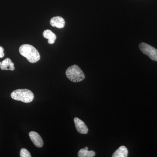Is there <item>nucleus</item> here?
I'll list each match as a JSON object with an SVG mask.
<instances>
[{
	"mask_svg": "<svg viewBox=\"0 0 157 157\" xmlns=\"http://www.w3.org/2000/svg\"><path fill=\"white\" fill-rule=\"evenodd\" d=\"M11 97L14 100L25 103H30L34 98L33 93L26 89L15 90L11 93Z\"/></svg>",
	"mask_w": 157,
	"mask_h": 157,
	"instance_id": "2",
	"label": "nucleus"
},
{
	"mask_svg": "<svg viewBox=\"0 0 157 157\" xmlns=\"http://www.w3.org/2000/svg\"><path fill=\"white\" fill-rule=\"evenodd\" d=\"M43 36L45 39H48V44H52L54 43L56 39V36L50 30H45L43 33Z\"/></svg>",
	"mask_w": 157,
	"mask_h": 157,
	"instance_id": "9",
	"label": "nucleus"
},
{
	"mask_svg": "<svg viewBox=\"0 0 157 157\" xmlns=\"http://www.w3.org/2000/svg\"><path fill=\"white\" fill-rule=\"evenodd\" d=\"M88 147H86L84 148L81 149L78 152V157H94L95 156V152L93 151L88 150Z\"/></svg>",
	"mask_w": 157,
	"mask_h": 157,
	"instance_id": "11",
	"label": "nucleus"
},
{
	"mask_svg": "<svg viewBox=\"0 0 157 157\" xmlns=\"http://www.w3.org/2000/svg\"><path fill=\"white\" fill-rule=\"evenodd\" d=\"M66 75L70 81L74 82H79L85 78L84 73L76 65L69 67L66 70Z\"/></svg>",
	"mask_w": 157,
	"mask_h": 157,
	"instance_id": "3",
	"label": "nucleus"
},
{
	"mask_svg": "<svg viewBox=\"0 0 157 157\" xmlns=\"http://www.w3.org/2000/svg\"><path fill=\"white\" fill-rule=\"evenodd\" d=\"M1 62H0V66H1Z\"/></svg>",
	"mask_w": 157,
	"mask_h": 157,
	"instance_id": "14",
	"label": "nucleus"
},
{
	"mask_svg": "<svg viewBox=\"0 0 157 157\" xmlns=\"http://www.w3.org/2000/svg\"><path fill=\"white\" fill-rule=\"evenodd\" d=\"M20 156L21 157H31V155L28 150L25 148H22L20 151Z\"/></svg>",
	"mask_w": 157,
	"mask_h": 157,
	"instance_id": "12",
	"label": "nucleus"
},
{
	"mask_svg": "<svg viewBox=\"0 0 157 157\" xmlns=\"http://www.w3.org/2000/svg\"><path fill=\"white\" fill-rule=\"evenodd\" d=\"M74 123L77 132L81 134H86L88 132V129L83 121L77 117L74 118Z\"/></svg>",
	"mask_w": 157,
	"mask_h": 157,
	"instance_id": "5",
	"label": "nucleus"
},
{
	"mask_svg": "<svg viewBox=\"0 0 157 157\" xmlns=\"http://www.w3.org/2000/svg\"><path fill=\"white\" fill-rule=\"evenodd\" d=\"M29 136L35 146L38 147H42L43 146V140L38 133L35 132H31L29 133Z\"/></svg>",
	"mask_w": 157,
	"mask_h": 157,
	"instance_id": "6",
	"label": "nucleus"
},
{
	"mask_svg": "<svg viewBox=\"0 0 157 157\" xmlns=\"http://www.w3.org/2000/svg\"><path fill=\"white\" fill-rule=\"evenodd\" d=\"M128 149L124 146H121L117 150L113 155V157H128Z\"/></svg>",
	"mask_w": 157,
	"mask_h": 157,
	"instance_id": "10",
	"label": "nucleus"
},
{
	"mask_svg": "<svg viewBox=\"0 0 157 157\" xmlns=\"http://www.w3.org/2000/svg\"><path fill=\"white\" fill-rule=\"evenodd\" d=\"M139 48L142 53L148 56L152 60L157 62V49L144 42L139 44Z\"/></svg>",
	"mask_w": 157,
	"mask_h": 157,
	"instance_id": "4",
	"label": "nucleus"
},
{
	"mask_svg": "<svg viewBox=\"0 0 157 157\" xmlns=\"http://www.w3.org/2000/svg\"><path fill=\"white\" fill-rule=\"evenodd\" d=\"M19 53L25 57L30 63H37L40 59V55L36 48L29 44L21 45L19 48Z\"/></svg>",
	"mask_w": 157,
	"mask_h": 157,
	"instance_id": "1",
	"label": "nucleus"
},
{
	"mask_svg": "<svg viewBox=\"0 0 157 157\" xmlns=\"http://www.w3.org/2000/svg\"><path fill=\"white\" fill-rule=\"evenodd\" d=\"M2 70H11L13 71L15 69L14 63H12L11 59L7 58L2 62L0 66Z\"/></svg>",
	"mask_w": 157,
	"mask_h": 157,
	"instance_id": "8",
	"label": "nucleus"
},
{
	"mask_svg": "<svg viewBox=\"0 0 157 157\" xmlns=\"http://www.w3.org/2000/svg\"><path fill=\"white\" fill-rule=\"evenodd\" d=\"M51 25L58 29L64 28L65 25V20L60 16H56L52 17L50 20Z\"/></svg>",
	"mask_w": 157,
	"mask_h": 157,
	"instance_id": "7",
	"label": "nucleus"
},
{
	"mask_svg": "<svg viewBox=\"0 0 157 157\" xmlns=\"http://www.w3.org/2000/svg\"><path fill=\"white\" fill-rule=\"evenodd\" d=\"M4 49L2 46H0V58H3L5 56V54L4 53Z\"/></svg>",
	"mask_w": 157,
	"mask_h": 157,
	"instance_id": "13",
	"label": "nucleus"
}]
</instances>
